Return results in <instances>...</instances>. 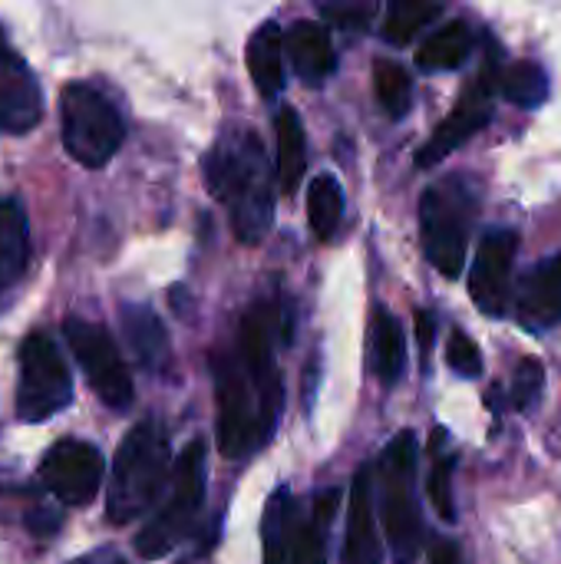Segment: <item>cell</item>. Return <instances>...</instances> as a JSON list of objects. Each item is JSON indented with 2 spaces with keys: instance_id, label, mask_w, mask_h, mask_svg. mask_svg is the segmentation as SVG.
Listing matches in <instances>:
<instances>
[{
  "instance_id": "cell-32",
  "label": "cell",
  "mask_w": 561,
  "mask_h": 564,
  "mask_svg": "<svg viewBox=\"0 0 561 564\" xmlns=\"http://www.w3.org/2000/svg\"><path fill=\"white\" fill-rule=\"evenodd\" d=\"M446 364L453 373L466 377V380H476L483 373V354L476 347V340L466 334V330H453L450 334V344H446Z\"/></svg>"
},
{
  "instance_id": "cell-30",
  "label": "cell",
  "mask_w": 561,
  "mask_h": 564,
  "mask_svg": "<svg viewBox=\"0 0 561 564\" xmlns=\"http://www.w3.org/2000/svg\"><path fill=\"white\" fill-rule=\"evenodd\" d=\"M546 393V367L536 357L519 360L516 373H513V406L519 413H532L539 406Z\"/></svg>"
},
{
  "instance_id": "cell-31",
  "label": "cell",
  "mask_w": 561,
  "mask_h": 564,
  "mask_svg": "<svg viewBox=\"0 0 561 564\" xmlns=\"http://www.w3.org/2000/svg\"><path fill=\"white\" fill-rule=\"evenodd\" d=\"M321 17L344 30H367L377 13V0H314Z\"/></svg>"
},
{
  "instance_id": "cell-33",
  "label": "cell",
  "mask_w": 561,
  "mask_h": 564,
  "mask_svg": "<svg viewBox=\"0 0 561 564\" xmlns=\"http://www.w3.org/2000/svg\"><path fill=\"white\" fill-rule=\"evenodd\" d=\"M430 564H466L463 562V549L453 539H436L430 549Z\"/></svg>"
},
{
  "instance_id": "cell-1",
  "label": "cell",
  "mask_w": 561,
  "mask_h": 564,
  "mask_svg": "<svg viewBox=\"0 0 561 564\" xmlns=\"http://www.w3.org/2000/svg\"><path fill=\"white\" fill-rule=\"evenodd\" d=\"M202 169L208 192L228 205L238 241L258 245L274 218V192L258 135L248 129H231L215 142Z\"/></svg>"
},
{
  "instance_id": "cell-19",
  "label": "cell",
  "mask_w": 561,
  "mask_h": 564,
  "mask_svg": "<svg viewBox=\"0 0 561 564\" xmlns=\"http://www.w3.org/2000/svg\"><path fill=\"white\" fill-rule=\"evenodd\" d=\"M370 364L384 387L400 383L407 370V337H403L400 321L387 307H377L374 324H370Z\"/></svg>"
},
{
  "instance_id": "cell-17",
  "label": "cell",
  "mask_w": 561,
  "mask_h": 564,
  "mask_svg": "<svg viewBox=\"0 0 561 564\" xmlns=\"http://www.w3.org/2000/svg\"><path fill=\"white\" fill-rule=\"evenodd\" d=\"M248 73L255 79V89L265 99L281 96L284 89V33L278 23H261L248 40Z\"/></svg>"
},
{
  "instance_id": "cell-16",
  "label": "cell",
  "mask_w": 561,
  "mask_h": 564,
  "mask_svg": "<svg viewBox=\"0 0 561 564\" xmlns=\"http://www.w3.org/2000/svg\"><path fill=\"white\" fill-rule=\"evenodd\" d=\"M284 59L294 66V73L304 83H324L334 73V43L324 23L317 20H298L288 33H284Z\"/></svg>"
},
{
  "instance_id": "cell-7",
  "label": "cell",
  "mask_w": 561,
  "mask_h": 564,
  "mask_svg": "<svg viewBox=\"0 0 561 564\" xmlns=\"http://www.w3.org/2000/svg\"><path fill=\"white\" fill-rule=\"evenodd\" d=\"M470 221H473V198L470 188L460 185V178L440 182L423 192L420 198L423 251L443 278H460L466 268Z\"/></svg>"
},
{
  "instance_id": "cell-6",
  "label": "cell",
  "mask_w": 561,
  "mask_h": 564,
  "mask_svg": "<svg viewBox=\"0 0 561 564\" xmlns=\"http://www.w3.org/2000/svg\"><path fill=\"white\" fill-rule=\"evenodd\" d=\"M169 499L155 509V516L142 525L136 549L142 558H162L169 555L192 529L202 502H205V443H192L182 449V456L172 463L169 479Z\"/></svg>"
},
{
  "instance_id": "cell-8",
  "label": "cell",
  "mask_w": 561,
  "mask_h": 564,
  "mask_svg": "<svg viewBox=\"0 0 561 564\" xmlns=\"http://www.w3.org/2000/svg\"><path fill=\"white\" fill-rule=\"evenodd\" d=\"M73 400L69 367L46 334H30L20 344V377H17V420L46 423Z\"/></svg>"
},
{
  "instance_id": "cell-27",
  "label": "cell",
  "mask_w": 561,
  "mask_h": 564,
  "mask_svg": "<svg viewBox=\"0 0 561 564\" xmlns=\"http://www.w3.org/2000/svg\"><path fill=\"white\" fill-rule=\"evenodd\" d=\"M374 93H377V102L387 109V116L400 119V116H407V109L413 102V79L400 63L377 59L374 63Z\"/></svg>"
},
{
  "instance_id": "cell-15",
  "label": "cell",
  "mask_w": 561,
  "mask_h": 564,
  "mask_svg": "<svg viewBox=\"0 0 561 564\" xmlns=\"http://www.w3.org/2000/svg\"><path fill=\"white\" fill-rule=\"evenodd\" d=\"M43 116V96L33 79V73L20 63L10 59L0 66V129L3 132H30Z\"/></svg>"
},
{
  "instance_id": "cell-3",
  "label": "cell",
  "mask_w": 561,
  "mask_h": 564,
  "mask_svg": "<svg viewBox=\"0 0 561 564\" xmlns=\"http://www.w3.org/2000/svg\"><path fill=\"white\" fill-rule=\"evenodd\" d=\"M212 373L218 403V449L228 459H248L271 440L284 403L265 397L235 354L212 357Z\"/></svg>"
},
{
  "instance_id": "cell-11",
  "label": "cell",
  "mask_w": 561,
  "mask_h": 564,
  "mask_svg": "<svg viewBox=\"0 0 561 564\" xmlns=\"http://www.w3.org/2000/svg\"><path fill=\"white\" fill-rule=\"evenodd\" d=\"M493 86H496V69H493V59H489L483 66V73L476 76V83L463 93L456 109L436 126L433 139L417 152L420 169H430L440 159H446L450 152H456L463 142H470L493 119Z\"/></svg>"
},
{
  "instance_id": "cell-10",
  "label": "cell",
  "mask_w": 561,
  "mask_h": 564,
  "mask_svg": "<svg viewBox=\"0 0 561 564\" xmlns=\"http://www.w3.org/2000/svg\"><path fill=\"white\" fill-rule=\"evenodd\" d=\"M40 479L50 496H56L63 506H89L106 479V459L96 446L83 440H60L46 449L40 463Z\"/></svg>"
},
{
  "instance_id": "cell-29",
  "label": "cell",
  "mask_w": 561,
  "mask_h": 564,
  "mask_svg": "<svg viewBox=\"0 0 561 564\" xmlns=\"http://www.w3.org/2000/svg\"><path fill=\"white\" fill-rule=\"evenodd\" d=\"M440 443H443V433H436V459H433V473L427 479V489H430V502L436 509V516L443 522H456V499H453V453H440Z\"/></svg>"
},
{
  "instance_id": "cell-21",
  "label": "cell",
  "mask_w": 561,
  "mask_h": 564,
  "mask_svg": "<svg viewBox=\"0 0 561 564\" xmlns=\"http://www.w3.org/2000/svg\"><path fill=\"white\" fill-rule=\"evenodd\" d=\"M274 142H278V159H274L278 188L291 195V192L301 185L304 169H308V139H304L301 116H298L294 109H281V112H278Z\"/></svg>"
},
{
  "instance_id": "cell-12",
  "label": "cell",
  "mask_w": 561,
  "mask_h": 564,
  "mask_svg": "<svg viewBox=\"0 0 561 564\" xmlns=\"http://www.w3.org/2000/svg\"><path fill=\"white\" fill-rule=\"evenodd\" d=\"M516 251H519V235L513 228H493L479 241L476 261L470 268V294L476 307L489 317L506 314Z\"/></svg>"
},
{
  "instance_id": "cell-36",
  "label": "cell",
  "mask_w": 561,
  "mask_h": 564,
  "mask_svg": "<svg viewBox=\"0 0 561 564\" xmlns=\"http://www.w3.org/2000/svg\"><path fill=\"white\" fill-rule=\"evenodd\" d=\"M10 59H17V56L10 53V46H7V36H3V30H0V66H3V63H10Z\"/></svg>"
},
{
  "instance_id": "cell-34",
  "label": "cell",
  "mask_w": 561,
  "mask_h": 564,
  "mask_svg": "<svg viewBox=\"0 0 561 564\" xmlns=\"http://www.w3.org/2000/svg\"><path fill=\"white\" fill-rule=\"evenodd\" d=\"M417 334H420V347L427 354L433 347V317L430 314H417Z\"/></svg>"
},
{
  "instance_id": "cell-23",
  "label": "cell",
  "mask_w": 561,
  "mask_h": 564,
  "mask_svg": "<svg viewBox=\"0 0 561 564\" xmlns=\"http://www.w3.org/2000/svg\"><path fill=\"white\" fill-rule=\"evenodd\" d=\"M470 53H473V26L466 20H453L427 36V43L417 53V63L427 73H440V69L463 66Z\"/></svg>"
},
{
  "instance_id": "cell-28",
  "label": "cell",
  "mask_w": 561,
  "mask_h": 564,
  "mask_svg": "<svg viewBox=\"0 0 561 564\" xmlns=\"http://www.w3.org/2000/svg\"><path fill=\"white\" fill-rule=\"evenodd\" d=\"M503 96L519 109H536L549 96V76L536 59H519L503 76Z\"/></svg>"
},
{
  "instance_id": "cell-14",
  "label": "cell",
  "mask_w": 561,
  "mask_h": 564,
  "mask_svg": "<svg viewBox=\"0 0 561 564\" xmlns=\"http://www.w3.org/2000/svg\"><path fill=\"white\" fill-rule=\"evenodd\" d=\"M516 311L529 330H549L561 324V254L539 261L522 278Z\"/></svg>"
},
{
  "instance_id": "cell-24",
  "label": "cell",
  "mask_w": 561,
  "mask_h": 564,
  "mask_svg": "<svg viewBox=\"0 0 561 564\" xmlns=\"http://www.w3.org/2000/svg\"><path fill=\"white\" fill-rule=\"evenodd\" d=\"M440 13H443V0H390L384 17V40L393 46H407Z\"/></svg>"
},
{
  "instance_id": "cell-4",
  "label": "cell",
  "mask_w": 561,
  "mask_h": 564,
  "mask_svg": "<svg viewBox=\"0 0 561 564\" xmlns=\"http://www.w3.org/2000/svg\"><path fill=\"white\" fill-rule=\"evenodd\" d=\"M420 446L410 430L393 436L380 456V516L397 564H413L423 549V516L417 502Z\"/></svg>"
},
{
  "instance_id": "cell-25",
  "label": "cell",
  "mask_w": 561,
  "mask_h": 564,
  "mask_svg": "<svg viewBox=\"0 0 561 564\" xmlns=\"http://www.w3.org/2000/svg\"><path fill=\"white\" fill-rule=\"evenodd\" d=\"M308 221L321 241H331L344 221V192L334 175H317L308 188Z\"/></svg>"
},
{
  "instance_id": "cell-35",
  "label": "cell",
  "mask_w": 561,
  "mask_h": 564,
  "mask_svg": "<svg viewBox=\"0 0 561 564\" xmlns=\"http://www.w3.org/2000/svg\"><path fill=\"white\" fill-rule=\"evenodd\" d=\"M73 564H129V562H122V558H116V555H93V558H83V562H73Z\"/></svg>"
},
{
  "instance_id": "cell-22",
  "label": "cell",
  "mask_w": 561,
  "mask_h": 564,
  "mask_svg": "<svg viewBox=\"0 0 561 564\" xmlns=\"http://www.w3.org/2000/svg\"><path fill=\"white\" fill-rule=\"evenodd\" d=\"M337 502H341V492H337V489H327L324 496H317V506H314L311 519L291 532L288 562L327 564V525H331V519H334Z\"/></svg>"
},
{
  "instance_id": "cell-26",
  "label": "cell",
  "mask_w": 561,
  "mask_h": 564,
  "mask_svg": "<svg viewBox=\"0 0 561 564\" xmlns=\"http://www.w3.org/2000/svg\"><path fill=\"white\" fill-rule=\"evenodd\" d=\"M291 516H294V502H291V492L281 486L265 506V525H261L265 564L288 562V542H291V532H294Z\"/></svg>"
},
{
  "instance_id": "cell-18",
  "label": "cell",
  "mask_w": 561,
  "mask_h": 564,
  "mask_svg": "<svg viewBox=\"0 0 561 564\" xmlns=\"http://www.w3.org/2000/svg\"><path fill=\"white\" fill-rule=\"evenodd\" d=\"M122 334L136 354V360L145 370H162L169 360V334L159 321V314L145 304H126L122 307Z\"/></svg>"
},
{
  "instance_id": "cell-20",
  "label": "cell",
  "mask_w": 561,
  "mask_h": 564,
  "mask_svg": "<svg viewBox=\"0 0 561 564\" xmlns=\"http://www.w3.org/2000/svg\"><path fill=\"white\" fill-rule=\"evenodd\" d=\"M30 264L26 215L13 198H0V291L13 288Z\"/></svg>"
},
{
  "instance_id": "cell-9",
  "label": "cell",
  "mask_w": 561,
  "mask_h": 564,
  "mask_svg": "<svg viewBox=\"0 0 561 564\" xmlns=\"http://www.w3.org/2000/svg\"><path fill=\"white\" fill-rule=\"evenodd\" d=\"M63 334H66V344H69L73 357L79 360L93 393L112 410H129L132 397H136V387H132L129 367H126L116 340L109 337V330L93 324V321L69 317L63 324Z\"/></svg>"
},
{
  "instance_id": "cell-13",
  "label": "cell",
  "mask_w": 561,
  "mask_h": 564,
  "mask_svg": "<svg viewBox=\"0 0 561 564\" xmlns=\"http://www.w3.org/2000/svg\"><path fill=\"white\" fill-rule=\"evenodd\" d=\"M344 564H384V542H380L377 516H374V473L370 469H360L350 486Z\"/></svg>"
},
{
  "instance_id": "cell-2",
  "label": "cell",
  "mask_w": 561,
  "mask_h": 564,
  "mask_svg": "<svg viewBox=\"0 0 561 564\" xmlns=\"http://www.w3.org/2000/svg\"><path fill=\"white\" fill-rule=\"evenodd\" d=\"M172 479V453L169 440L159 423L145 420L136 423L116 456L109 473V496H106V516L112 525H129L142 519L159 499L162 489Z\"/></svg>"
},
{
  "instance_id": "cell-5",
  "label": "cell",
  "mask_w": 561,
  "mask_h": 564,
  "mask_svg": "<svg viewBox=\"0 0 561 564\" xmlns=\"http://www.w3.org/2000/svg\"><path fill=\"white\" fill-rule=\"evenodd\" d=\"M60 129L63 149L83 169H103L126 139L119 109L86 83H69L60 93Z\"/></svg>"
}]
</instances>
